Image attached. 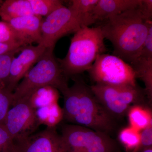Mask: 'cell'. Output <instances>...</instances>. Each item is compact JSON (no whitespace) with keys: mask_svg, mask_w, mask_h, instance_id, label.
<instances>
[{"mask_svg":"<svg viewBox=\"0 0 152 152\" xmlns=\"http://www.w3.org/2000/svg\"><path fill=\"white\" fill-rule=\"evenodd\" d=\"M152 15L142 2L140 6L110 18L100 25L104 37L111 42L113 55L130 65L138 58Z\"/></svg>","mask_w":152,"mask_h":152,"instance_id":"cell-1","label":"cell"},{"mask_svg":"<svg viewBox=\"0 0 152 152\" xmlns=\"http://www.w3.org/2000/svg\"><path fill=\"white\" fill-rule=\"evenodd\" d=\"M72 78L74 84L61 92L64 119L110 136L116 129V120L99 102L90 86L76 76Z\"/></svg>","mask_w":152,"mask_h":152,"instance_id":"cell-2","label":"cell"},{"mask_svg":"<svg viewBox=\"0 0 152 152\" xmlns=\"http://www.w3.org/2000/svg\"><path fill=\"white\" fill-rule=\"evenodd\" d=\"M104 39L100 26L83 27L75 33L66 56L58 59L68 78L88 70L97 58L105 53Z\"/></svg>","mask_w":152,"mask_h":152,"instance_id":"cell-3","label":"cell"},{"mask_svg":"<svg viewBox=\"0 0 152 152\" xmlns=\"http://www.w3.org/2000/svg\"><path fill=\"white\" fill-rule=\"evenodd\" d=\"M54 49L47 48L36 64L19 83L13 92L12 106L18 101L29 97L42 87L52 86L61 92L68 86V78L64 74L58 59L53 54Z\"/></svg>","mask_w":152,"mask_h":152,"instance_id":"cell-4","label":"cell"},{"mask_svg":"<svg viewBox=\"0 0 152 152\" xmlns=\"http://www.w3.org/2000/svg\"><path fill=\"white\" fill-rule=\"evenodd\" d=\"M95 23L91 14L81 15L70 7L62 6L42 18L41 26L42 40L40 45L47 48L54 49L61 38L75 34L83 27L89 26Z\"/></svg>","mask_w":152,"mask_h":152,"instance_id":"cell-5","label":"cell"},{"mask_svg":"<svg viewBox=\"0 0 152 152\" xmlns=\"http://www.w3.org/2000/svg\"><path fill=\"white\" fill-rule=\"evenodd\" d=\"M90 87L99 102L115 120L127 115L132 104H149L144 89L138 85L95 84Z\"/></svg>","mask_w":152,"mask_h":152,"instance_id":"cell-6","label":"cell"},{"mask_svg":"<svg viewBox=\"0 0 152 152\" xmlns=\"http://www.w3.org/2000/svg\"><path fill=\"white\" fill-rule=\"evenodd\" d=\"M60 135L66 152H116L118 149L110 136L79 125H64Z\"/></svg>","mask_w":152,"mask_h":152,"instance_id":"cell-7","label":"cell"},{"mask_svg":"<svg viewBox=\"0 0 152 152\" xmlns=\"http://www.w3.org/2000/svg\"><path fill=\"white\" fill-rule=\"evenodd\" d=\"M87 72L95 84L137 85L135 72L132 67L113 55H100Z\"/></svg>","mask_w":152,"mask_h":152,"instance_id":"cell-8","label":"cell"},{"mask_svg":"<svg viewBox=\"0 0 152 152\" xmlns=\"http://www.w3.org/2000/svg\"><path fill=\"white\" fill-rule=\"evenodd\" d=\"M10 152H66L56 128L48 127L14 140Z\"/></svg>","mask_w":152,"mask_h":152,"instance_id":"cell-9","label":"cell"},{"mask_svg":"<svg viewBox=\"0 0 152 152\" xmlns=\"http://www.w3.org/2000/svg\"><path fill=\"white\" fill-rule=\"evenodd\" d=\"M39 125L36 110L28 98L20 100L11 107L4 122L5 127L13 140L32 134Z\"/></svg>","mask_w":152,"mask_h":152,"instance_id":"cell-10","label":"cell"},{"mask_svg":"<svg viewBox=\"0 0 152 152\" xmlns=\"http://www.w3.org/2000/svg\"><path fill=\"white\" fill-rule=\"evenodd\" d=\"M47 49L40 44L23 47L20 53L15 57L11 63L6 88L13 92L21 80L37 63Z\"/></svg>","mask_w":152,"mask_h":152,"instance_id":"cell-11","label":"cell"},{"mask_svg":"<svg viewBox=\"0 0 152 152\" xmlns=\"http://www.w3.org/2000/svg\"><path fill=\"white\" fill-rule=\"evenodd\" d=\"M42 19V17L34 15L13 19L8 23L15 31L20 40L26 46L34 43L41 44Z\"/></svg>","mask_w":152,"mask_h":152,"instance_id":"cell-12","label":"cell"},{"mask_svg":"<svg viewBox=\"0 0 152 152\" xmlns=\"http://www.w3.org/2000/svg\"><path fill=\"white\" fill-rule=\"evenodd\" d=\"M142 2V0H99L91 15L96 22L106 21L140 6Z\"/></svg>","mask_w":152,"mask_h":152,"instance_id":"cell-13","label":"cell"},{"mask_svg":"<svg viewBox=\"0 0 152 152\" xmlns=\"http://www.w3.org/2000/svg\"><path fill=\"white\" fill-rule=\"evenodd\" d=\"M34 15L29 0H6L0 5V17L4 21Z\"/></svg>","mask_w":152,"mask_h":152,"instance_id":"cell-14","label":"cell"},{"mask_svg":"<svg viewBox=\"0 0 152 152\" xmlns=\"http://www.w3.org/2000/svg\"><path fill=\"white\" fill-rule=\"evenodd\" d=\"M150 107L141 104L131 106L127 113L129 126L140 132L152 124V112Z\"/></svg>","mask_w":152,"mask_h":152,"instance_id":"cell-15","label":"cell"},{"mask_svg":"<svg viewBox=\"0 0 152 152\" xmlns=\"http://www.w3.org/2000/svg\"><path fill=\"white\" fill-rule=\"evenodd\" d=\"M135 72L137 78L143 82L145 94L150 106L152 103V59L138 58L130 65Z\"/></svg>","mask_w":152,"mask_h":152,"instance_id":"cell-16","label":"cell"},{"mask_svg":"<svg viewBox=\"0 0 152 152\" xmlns=\"http://www.w3.org/2000/svg\"><path fill=\"white\" fill-rule=\"evenodd\" d=\"M60 97L59 91L50 86L36 90L28 99L35 110L58 103Z\"/></svg>","mask_w":152,"mask_h":152,"instance_id":"cell-17","label":"cell"},{"mask_svg":"<svg viewBox=\"0 0 152 152\" xmlns=\"http://www.w3.org/2000/svg\"><path fill=\"white\" fill-rule=\"evenodd\" d=\"M36 113L39 124L48 127L56 128L64 119L63 109L58 103L37 109Z\"/></svg>","mask_w":152,"mask_h":152,"instance_id":"cell-18","label":"cell"},{"mask_svg":"<svg viewBox=\"0 0 152 152\" xmlns=\"http://www.w3.org/2000/svg\"><path fill=\"white\" fill-rule=\"evenodd\" d=\"M33 13L37 16L46 17L64 5L60 0H29Z\"/></svg>","mask_w":152,"mask_h":152,"instance_id":"cell-19","label":"cell"},{"mask_svg":"<svg viewBox=\"0 0 152 152\" xmlns=\"http://www.w3.org/2000/svg\"><path fill=\"white\" fill-rule=\"evenodd\" d=\"M118 138L120 142L129 151L140 147V132L130 126L124 128L120 131Z\"/></svg>","mask_w":152,"mask_h":152,"instance_id":"cell-20","label":"cell"},{"mask_svg":"<svg viewBox=\"0 0 152 152\" xmlns=\"http://www.w3.org/2000/svg\"><path fill=\"white\" fill-rule=\"evenodd\" d=\"M0 42L7 45L25 46L19 39L13 28L8 22L4 21H0Z\"/></svg>","mask_w":152,"mask_h":152,"instance_id":"cell-21","label":"cell"},{"mask_svg":"<svg viewBox=\"0 0 152 152\" xmlns=\"http://www.w3.org/2000/svg\"><path fill=\"white\" fill-rule=\"evenodd\" d=\"M13 101V92L6 87L0 89V126H4L7 114Z\"/></svg>","mask_w":152,"mask_h":152,"instance_id":"cell-22","label":"cell"},{"mask_svg":"<svg viewBox=\"0 0 152 152\" xmlns=\"http://www.w3.org/2000/svg\"><path fill=\"white\" fill-rule=\"evenodd\" d=\"M23 47L0 56V81L2 82L5 86L8 79L12 61L16 53L21 51Z\"/></svg>","mask_w":152,"mask_h":152,"instance_id":"cell-23","label":"cell"},{"mask_svg":"<svg viewBox=\"0 0 152 152\" xmlns=\"http://www.w3.org/2000/svg\"><path fill=\"white\" fill-rule=\"evenodd\" d=\"M99 0H73L70 7L81 15L91 14Z\"/></svg>","mask_w":152,"mask_h":152,"instance_id":"cell-24","label":"cell"},{"mask_svg":"<svg viewBox=\"0 0 152 152\" xmlns=\"http://www.w3.org/2000/svg\"><path fill=\"white\" fill-rule=\"evenodd\" d=\"M138 58L152 59V23L150 25L146 38L143 44Z\"/></svg>","mask_w":152,"mask_h":152,"instance_id":"cell-25","label":"cell"},{"mask_svg":"<svg viewBox=\"0 0 152 152\" xmlns=\"http://www.w3.org/2000/svg\"><path fill=\"white\" fill-rule=\"evenodd\" d=\"M13 139L4 126H0V152H10Z\"/></svg>","mask_w":152,"mask_h":152,"instance_id":"cell-26","label":"cell"},{"mask_svg":"<svg viewBox=\"0 0 152 152\" xmlns=\"http://www.w3.org/2000/svg\"><path fill=\"white\" fill-rule=\"evenodd\" d=\"M140 148L152 147V124L140 132Z\"/></svg>","mask_w":152,"mask_h":152,"instance_id":"cell-27","label":"cell"},{"mask_svg":"<svg viewBox=\"0 0 152 152\" xmlns=\"http://www.w3.org/2000/svg\"><path fill=\"white\" fill-rule=\"evenodd\" d=\"M22 47L18 45H7L0 42V56Z\"/></svg>","mask_w":152,"mask_h":152,"instance_id":"cell-28","label":"cell"},{"mask_svg":"<svg viewBox=\"0 0 152 152\" xmlns=\"http://www.w3.org/2000/svg\"><path fill=\"white\" fill-rule=\"evenodd\" d=\"M138 152H152V147L140 148Z\"/></svg>","mask_w":152,"mask_h":152,"instance_id":"cell-29","label":"cell"},{"mask_svg":"<svg viewBox=\"0 0 152 152\" xmlns=\"http://www.w3.org/2000/svg\"><path fill=\"white\" fill-rule=\"evenodd\" d=\"M140 147H137V148H135L134 149V150H133L132 151H129L128 152H138L139 151V150L140 149Z\"/></svg>","mask_w":152,"mask_h":152,"instance_id":"cell-30","label":"cell"},{"mask_svg":"<svg viewBox=\"0 0 152 152\" xmlns=\"http://www.w3.org/2000/svg\"><path fill=\"white\" fill-rule=\"evenodd\" d=\"M4 87H5V85L2 82L0 81V89L2 88H4Z\"/></svg>","mask_w":152,"mask_h":152,"instance_id":"cell-31","label":"cell"},{"mask_svg":"<svg viewBox=\"0 0 152 152\" xmlns=\"http://www.w3.org/2000/svg\"><path fill=\"white\" fill-rule=\"evenodd\" d=\"M8 152V151H5V152Z\"/></svg>","mask_w":152,"mask_h":152,"instance_id":"cell-32","label":"cell"}]
</instances>
